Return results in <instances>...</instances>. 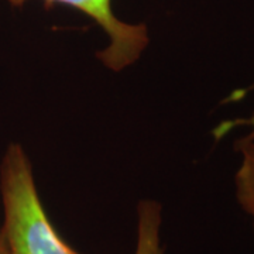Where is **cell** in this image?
<instances>
[{"label":"cell","mask_w":254,"mask_h":254,"mask_svg":"<svg viewBox=\"0 0 254 254\" xmlns=\"http://www.w3.org/2000/svg\"><path fill=\"white\" fill-rule=\"evenodd\" d=\"M161 223V205L153 199L140 200L137 205V240L134 254H164Z\"/></svg>","instance_id":"3957f363"},{"label":"cell","mask_w":254,"mask_h":254,"mask_svg":"<svg viewBox=\"0 0 254 254\" xmlns=\"http://www.w3.org/2000/svg\"><path fill=\"white\" fill-rule=\"evenodd\" d=\"M236 150L240 155V164L235 175V192L239 206L254 216V137H242L237 140Z\"/></svg>","instance_id":"277c9868"},{"label":"cell","mask_w":254,"mask_h":254,"mask_svg":"<svg viewBox=\"0 0 254 254\" xmlns=\"http://www.w3.org/2000/svg\"><path fill=\"white\" fill-rule=\"evenodd\" d=\"M11 6L21 7L27 0H7ZM48 6L64 4L92 18L108 36L109 44L96 54L98 60L113 72L133 65L150 44L148 28L144 23H126L115 14L112 0H44Z\"/></svg>","instance_id":"7a4b0ae2"},{"label":"cell","mask_w":254,"mask_h":254,"mask_svg":"<svg viewBox=\"0 0 254 254\" xmlns=\"http://www.w3.org/2000/svg\"><path fill=\"white\" fill-rule=\"evenodd\" d=\"M0 195V229L7 254H81L51 223L37 190L31 161L17 143H10L1 158Z\"/></svg>","instance_id":"6da1fadb"},{"label":"cell","mask_w":254,"mask_h":254,"mask_svg":"<svg viewBox=\"0 0 254 254\" xmlns=\"http://www.w3.org/2000/svg\"><path fill=\"white\" fill-rule=\"evenodd\" d=\"M0 254H7L6 245H4V239H3V235H1V229H0Z\"/></svg>","instance_id":"8992f818"},{"label":"cell","mask_w":254,"mask_h":254,"mask_svg":"<svg viewBox=\"0 0 254 254\" xmlns=\"http://www.w3.org/2000/svg\"><path fill=\"white\" fill-rule=\"evenodd\" d=\"M236 126H245V127H250V133H247L246 136L247 137H254V113L247 119H237V120H233V122H226L223 125L216 128V134L218 136H223L225 133H227L229 130H232L233 127Z\"/></svg>","instance_id":"5b68a950"},{"label":"cell","mask_w":254,"mask_h":254,"mask_svg":"<svg viewBox=\"0 0 254 254\" xmlns=\"http://www.w3.org/2000/svg\"><path fill=\"white\" fill-rule=\"evenodd\" d=\"M252 220H253V229H254V216H253V218H252Z\"/></svg>","instance_id":"52a82bcc"}]
</instances>
